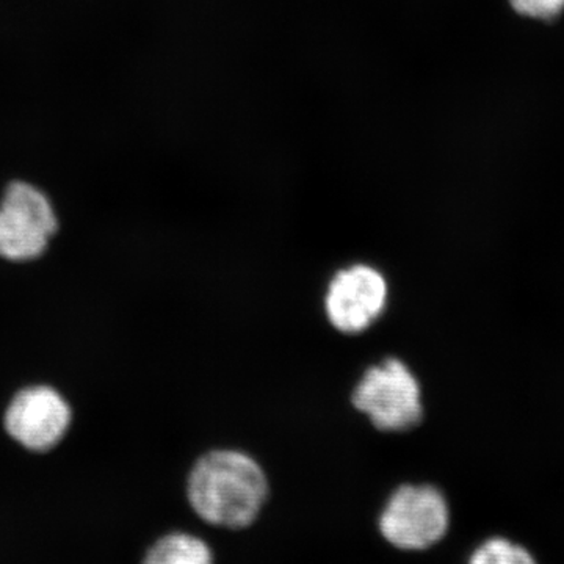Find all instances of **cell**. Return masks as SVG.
<instances>
[{
  "mask_svg": "<svg viewBox=\"0 0 564 564\" xmlns=\"http://www.w3.org/2000/svg\"><path fill=\"white\" fill-rule=\"evenodd\" d=\"M187 496L193 511L207 524L245 529L261 513L269 496V481L250 455L214 451L193 466Z\"/></svg>",
  "mask_w": 564,
  "mask_h": 564,
  "instance_id": "cell-1",
  "label": "cell"
},
{
  "mask_svg": "<svg viewBox=\"0 0 564 564\" xmlns=\"http://www.w3.org/2000/svg\"><path fill=\"white\" fill-rule=\"evenodd\" d=\"M351 402L384 433L408 432L423 417L421 384L410 367L397 358L369 367L356 384Z\"/></svg>",
  "mask_w": 564,
  "mask_h": 564,
  "instance_id": "cell-2",
  "label": "cell"
},
{
  "mask_svg": "<svg viewBox=\"0 0 564 564\" xmlns=\"http://www.w3.org/2000/svg\"><path fill=\"white\" fill-rule=\"evenodd\" d=\"M380 532L400 551H425L440 543L451 525L447 499L432 485H403L381 511Z\"/></svg>",
  "mask_w": 564,
  "mask_h": 564,
  "instance_id": "cell-3",
  "label": "cell"
},
{
  "mask_svg": "<svg viewBox=\"0 0 564 564\" xmlns=\"http://www.w3.org/2000/svg\"><path fill=\"white\" fill-rule=\"evenodd\" d=\"M388 299L384 274L367 263H355L339 270L329 281L326 317L339 333H364L383 315Z\"/></svg>",
  "mask_w": 564,
  "mask_h": 564,
  "instance_id": "cell-4",
  "label": "cell"
},
{
  "mask_svg": "<svg viewBox=\"0 0 564 564\" xmlns=\"http://www.w3.org/2000/svg\"><path fill=\"white\" fill-rule=\"evenodd\" d=\"M70 408L50 386L22 389L11 400L3 417L11 440L32 452H47L61 443L70 425Z\"/></svg>",
  "mask_w": 564,
  "mask_h": 564,
  "instance_id": "cell-5",
  "label": "cell"
},
{
  "mask_svg": "<svg viewBox=\"0 0 564 564\" xmlns=\"http://www.w3.org/2000/svg\"><path fill=\"white\" fill-rule=\"evenodd\" d=\"M54 236L28 212L0 203V258L24 262L46 251Z\"/></svg>",
  "mask_w": 564,
  "mask_h": 564,
  "instance_id": "cell-6",
  "label": "cell"
},
{
  "mask_svg": "<svg viewBox=\"0 0 564 564\" xmlns=\"http://www.w3.org/2000/svg\"><path fill=\"white\" fill-rule=\"evenodd\" d=\"M143 564H214V555L202 538L172 533L152 545Z\"/></svg>",
  "mask_w": 564,
  "mask_h": 564,
  "instance_id": "cell-7",
  "label": "cell"
},
{
  "mask_svg": "<svg viewBox=\"0 0 564 564\" xmlns=\"http://www.w3.org/2000/svg\"><path fill=\"white\" fill-rule=\"evenodd\" d=\"M469 564H536V560L525 547L507 538H491L475 549Z\"/></svg>",
  "mask_w": 564,
  "mask_h": 564,
  "instance_id": "cell-8",
  "label": "cell"
},
{
  "mask_svg": "<svg viewBox=\"0 0 564 564\" xmlns=\"http://www.w3.org/2000/svg\"><path fill=\"white\" fill-rule=\"evenodd\" d=\"M508 3L525 20L552 22L564 14V0H508Z\"/></svg>",
  "mask_w": 564,
  "mask_h": 564,
  "instance_id": "cell-9",
  "label": "cell"
}]
</instances>
